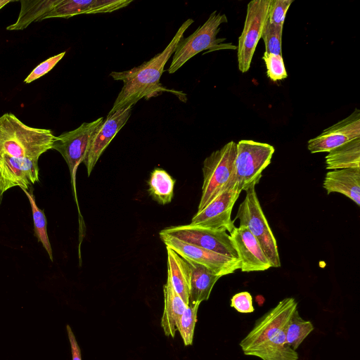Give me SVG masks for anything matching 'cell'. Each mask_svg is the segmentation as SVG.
<instances>
[{"mask_svg": "<svg viewBox=\"0 0 360 360\" xmlns=\"http://www.w3.org/2000/svg\"><path fill=\"white\" fill-rule=\"evenodd\" d=\"M193 20H186L172 39L166 48L155 55L148 61L144 62L138 67L123 72H112L110 75L115 80L123 82V86L116 98L114 104L108 115L117 110L133 107L142 98L148 99L157 96L163 91H169L177 96L183 93L167 89L160 82L164 68L172 55L174 53L179 41Z\"/></svg>", "mask_w": 360, "mask_h": 360, "instance_id": "cell-1", "label": "cell"}, {"mask_svg": "<svg viewBox=\"0 0 360 360\" xmlns=\"http://www.w3.org/2000/svg\"><path fill=\"white\" fill-rule=\"evenodd\" d=\"M296 309V300L286 297L257 319L240 342L243 354L262 360H298V353L285 340L288 323Z\"/></svg>", "mask_w": 360, "mask_h": 360, "instance_id": "cell-2", "label": "cell"}, {"mask_svg": "<svg viewBox=\"0 0 360 360\" xmlns=\"http://www.w3.org/2000/svg\"><path fill=\"white\" fill-rule=\"evenodd\" d=\"M55 138L51 130L29 127L12 113L0 117V156L39 160L52 149Z\"/></svg>", "mask_w": 360, "mask_h": 360, "instance_id": "cell-3", "label": "cell"}, {"mask_svg": "<svg viewBox=\"0 0 360 360\" xmlns=\"http://www.w3.org/2000/svg\"><path fill=\"white\" fill-rule=\"evenodd\" d=\"M225 14L213 11L205 22L186 38H182L177 44L172 63L167 69L169 74L177 71L188 60L200 52L221 49H237L231 43H224L225 38H217L220 25L227 22Z\"/></svg>", "mask_w": 360, "mask_h": 360, "instance_id": "cell-4", "label": "cell"}, {"mask_svg": "<svg viewBox=\"0 0 360 360\" xmlns=\"http://www.w3.org/2000/svg\"><path fill=\"white\" fill-rule=\"evenodd\" d=\"M236 153L237 143L231 141L205 159L202 195L198 212L206 207L235 179Z\"/></svg>", "mask_w": 360, "mask_h": 360, "instance_id": "cell-5", "label": "cell"}, {"mask_svg": "<svg viewBox=\"0 0 360 360\" xmlns=\"http://www.w3.org/2000/svg\"><path fill=\"white\" fill-rule=\"evenodd\" d=\"M236 219H239V226L247 227L257 239L271 267H280L277 242L260 205L255 186L246 191L234 220Z\"/></svg>", "mask_w": 360, "mask_h": 360, "instance_id": "cell-6", "label": "cell"}, {"mask_svg": "<svg viewBox=\"0 0 360 360\" xmlns=\"http://www.w3.org/2000/svg\"><path fill=\"white\" fill-rule=\"evenodd\" d=\"M274 151V147L266 143L253 140H240L237 143L235 180L239 192L246 191L259 182Z\"/></svg>", "mask_w": 360, "mask_h": 360, "instance_id": "cell-7", "label": "cell"}, {"mask_svg": "<svg viewBox=\"0 0 360 360\" xmlns=\"http://www.w3.org/2000/svg\"><path fill=\"white\" fill-rule=\"evenodd\" d=\"M271 1L252 0L247 6L244 27L237 46L238 69L242 73L250 69L257 45L269 18Z\"/></svg>", "mask_w": 360, "mask_h": 360, "instance_id": "cell-8", "label": "cell"}, {"mask_svg": "<svg viewBox=\"0 0 360 360\" xmlns=\"http://www.w3.org/2000/svg\"><path fill=\"white\" fill-rule=\"evenodd\" d=\"M160 237L173 238L223 255L238 259L230 235L224 229H214L193 225L167 227Z\"/></svg>", "mask_w": 360, "mask_h": 360, "instance_id": "cell-9", "label": "cell"}, {"mask_svg": "<svg viewBox=\"0 0 360 360\" xmlns=\"http://www.w3.org/2000/svg\"><path fill=\"white\" fill-rule=\"evenodd\" d=\"M103 121V117H99L91 122H84L77 129L55 138L52 149L58 151L65 159L74 187L77 167L83 162L91 139Z\"/></svg>", "mask_w": 360, "mask_h": 360, "instance_id": "cell-10", "label": "cell"}, {"mask_svg": "<svg viewBox=\"0 0 360 360\" xmlns=\"http://www.w3.org/2000/svg\"><path fill=\"white\" fill-rule=\"evenodd\" d=\"M239 192L234 179L219 195L202 210L197 212L191 225L214 229H224L229 233L236 228L231 212Z\"/></svg>", "mask_w": 360, "mask_h": 360, "instance_id": "cell-11", "label": "cell"}, {"mask_svg": "<svg viewBox=\"0 0 360 360\" xmlns=\"http://www.w3.org/2000/svg\"><path fill=\"white\" fill-rule=\"evenodd\" d=\"M166 247L171 248L186 261L199 264L220 277L231 274L240 268L239 259L223 255L173 238H160Z\"/></svg>", "mask_w": 360, "mask_h": 360, "instance_id": "cell-12", "label": "cell"}, {"mask_svg": "<svg viewBox=\"0 0 360 360\" xmlns=\"http://www.w3.org/2000/svg\"><path fill=\"white\" fill-rule=\"evenodd\" d=\"M357 138H360V110L355 109L350 115L309 140L307 148L311 153H328Z\"/></svg>", "mask_w": 360, "mask_h": 360, "instance_id": "cell-13", "label": "cell"}, {"mask_svg": "<svg viewBox=\"0 0 360 360\" xmlns=\"http://www.w3.org/2000/svg\"><path fill=\"white\" fill-rule=\"evenodd\" d=\"M38 181V160L0 156V189L3 193L17 186L28 191Z\"/></svg>", "mask_w": 360, "mask_h": 360, "instance_id": "cell-14", "label": "cell"}, {"mask_svg": "<svg viewBox=\"0 0 360 360\" xmlns=\"http://www.w3.org/2000/svg\"><path fill=\"white\" fill-rule=\"evenodd\" d=\"M131 110L132 107H129L107 115L94 134L83 161L89 176L107 146L128 121Z\"/></svg>", "mask_w": 360, "mask_h": 360, "instance_id": "cell-15", "label": "cell"}, {"mask_svg": "<svg viewBox=\"0 0 360 360\" xmlns=\"http://www.w3.org/2000/svg\"><path fill=\"white\" fill-rule=\"evenodd\" d=\"M229 235L243 272L265 271L271 267L258 241L247 227H236Z\"/></svg>", "mask_w": 360, "mask_h": 360, "instance_id": "cell-16", "label": "cell"}, {"mask_svg": "<svg viewBox=\"0 0 360 360\" xmlns=\"http://www.w3.org/2000/svg\"><path fill=\"white\" fill-rule=\"evenodd\" d=\"M133 0H60L40 21L53 18H69L80 14L112 13L127 6Z\"/></svg>", "mask_w": 360, "mask_h": 360, "instance_id": "cell-17", "label": "cell"}, {"mask_svg": "<svg viewBox=\"0 0 360 360\" xmlns=\"http://www.w3.org/2000/svg\"><path fill=\"white\" fill-rule=\"evenodd\" d=\"M323 186L327 194L341 193L360 205V167L333 169L325 176Z\"/></svg>", "mask_w": 360, "mask_h": 360, "instance_id": "cell-18", "label": "cell"}, {"mask_svg": "<svg viewBox=\"0 0 360 360\" xmlns=\"http://www.w3.org/2000/svg\"><path fill=\"white\" fill-rule=\"evenodd\" d=\"M188 264L190 266L188 305L193 306L200 304L209 299L214 284L221 277L199 264L191 262H188Z\"/></svg>", "mask_w": 360, "mask_h": 360, "instance_id": "cell-19", "label": "cell"}, {"mask_svg": "<svg viewBox=\"0 0 360 360\" xmlns=\"http://www.w3.org/2000/svg\"><path fill=\"white\" fill-rule=\"evenodd\" d=\"M163 291L165 305L160 324L165 334L174 338L180 318L188 305L176 293L168 278L163 286Z\"/></svg>", "mask_w": 360, "mask_h": 360, "instance_id": "cell-20", "label": "cell"}, {"mask_svg": "<svg viewBox=\"0 0 360 360\" xmlns=\"http://www.w3.org/2000/svg\"><path fill=\"white\" fill-rule=\"evenodd\" d=\"M167 252V278L182 299L189 304V278L190 266L188 262L182 258L176 252L166 247Z\"/></svg>", "mask_w": 360, "mask_h": 360, "instance_id": "cell-21", "label": "cell"}, {"mask_svg": "<svg viewBox=\"0 0 360 360\" xmlns=\"http://www.w3.org/2000/svg\"><path fill=\"white\" fill-rule=\"evenodd\" d=\"M325 158L327 169L360 167V138L330 150Z\"/></svg>", "mask_w": 360, "mask_h": 360, "instance_id": "cell-22", "label": "cell"}, {"mask_svg": "<svg viewBox=\"0 0 360 360\" xmlns=\"http://www.w3.org/2000/svg\"><path fill=\"white\" fill-rule=\"evenodd\" d=\"M60 0H21L20 11L15 23L6 27L7 30H22L33 22H39Z\"/></svg>", "mask_w": 360, "mask_h": 360, "instance_id": "cell-23", "label": "cell"}, {"mask_svg": "<svg viewBox=\"0 0 360 360\" xmlns=\"http://www.w3.org/2000/svg\"><path fill=\"white\" fill-rule=\"evenodd\" d=\"M175 180L164 169H155L148 180V192L161 205L169 203L173 198Z\"/></svg>", "mask_w": 360, "mask_h": 360, "instance_id": "cell-24", "label": "cell"}, {"mask_svg": "<svg viewBox=\"0 0 360 360\" xmlns=\"http://www.w3.org/2000/svg\"><path fill=\"white\" fill-rule=\"evenodd\" d=\"M314 327L310 321L303 319L296 309L285 330V340L288 346L297 350L305 338L314 330Z\"/></svg>", "mask_w": 360, "mask_h": 360, "instance_id": "cell-25", "label": "cell"}, {"mask_svg": "<svg viewBox=\"0 0 360 360\" xmlns=\"http://www.w3.org/2000/svg\"><path fill=\"white\" fill-rule=\"evenodd\" d=\"M22 191L27 196L31 205L34 221V235L37 238V240L41 243L51 260L53 261L52 248L47 234L46 217L44 212L39 209L36 204L35 198L32 193V188L30 191L26 190Z\"/></svg>", "mask_w": 360, "mask_h": 360, "instance_id": "cell-26", "label": "cell"}, {"mask_svg": "<svg viewBox=\"0 0 360 360\" xmlns=\"http://www.w3.org/2000/svg\"><path fill=\"white\" fill-rule=\"evenodd\" d=\"M199 306L200 304L188 305L180 318L177 330L179 332L186 346L193 344Z\"/></svg>", "mask_w": 360, "mask_h": 360, "instance_id": "cell-27", "label": "cell"}, {"mask_svg": "<svg viewBox=\"0 0 360 360\" xmlns=\"http://www.w3.org/2000/svg\"><path fill=\"white\" fill-rule=\"evenodd\" d=\"M282 32L283 27L266 21L262 34L265 45L264 53L282 56Z\"/></svg>", "mask_w": 360, "mask_h": 360, "instance_id": "cell-28", "label": "cell"}, {"mask_svg": "<svg viewBox=\"0 0 360 360\" xmlns=\"http://www.w3.org/2000/svg\"><path fill=\"white\" fill-rule=\"evenodd\" d=\"M262 59L266 66L267 75L272 81L276 82L288 77L282 56L264 53Z\"/></svg>", "mask_w": 360, "mask_h": 360, "instance_id": "cell-29", "label": "cell"}, {"mask_svg": "<svg viewBox=\"0 0 360 360\" xmlns=\"http://www.w3.org/2000/svg\"><path fill=\"white\" fill-rule=\"evenodd\" d=\"M293 0H272L268 22L276 26L283 27L285 14Z\"/></svg>", "mask_w": 360, "mask_h": 360, "instance_id": "cell-30", "label": "cell"}, {"mask_svg": "<svg viewBox=\"0 0 360 360\" xmlns=\"http://www.w3.org/2000/svg\"><path fill=\"white\" fill-rule=\"evenodd\" d=\"M63 51L39 63L25 79L24 83L30 84L51 71L65 54Z\"/></svg>", "mask_w": 360, "mask_h": 360, "instance_id": "cell-31", "label": "cell"}, {"mask_svg": "<svg viewBox=\"0 0 360 360\" xmlns=\"http://www.w3.org/2000/svg\"><path fill=\"white\" fill-rule=\"evenodd\" d=\"M231 307L240 313H251L255 311L252 295L247 291L235 294L231 299Z\"/></svg>", "mask_w": 360, "mask_h": 360, "instance_id": "cell-32", "label": "cell"}, {"mask_svg": "<svg viewBox=\"0 0 360 360\" xmlns=\"http://www.w3.org/2000/svg\"><path fill=\"white\" fill-rule=\"evenodd\" d=\"M66 328L71 346L72 360H82L81 350L77 344L75 336L69 325H67Z\"/></svg>", "mask_w": 360, "mask_h": 360, "instance_id": "cell-33", "label": "cell"}, {"mask_svg": "<svg viewBox=\"0 0 360 360\" xmlns=\"http://www.w3.org/2000/svg\"><path fill=\"white\" fill-rule=\"evenodd\" d=\"M10 2H12V1H11V0H0V9Z\"/></svg>", "mask_w": 360, "mask_h": 360, "instance_id": "cell-34", "label": "cell"}, {"mask_svg": "<svg viewBox=\"0 0 360 360\" xmlns=\"http://www.w3.org/2000/svg\"><path fill=\"white\" fill-rule=\"evenodd\" d=\"M3 194H4V193L0 189V205H1V201H2Z\"/></svg>", "mask_w": 360, "mask_h": 360, "instance_id": "cell-35", "label": "cell"}]
</instances>
